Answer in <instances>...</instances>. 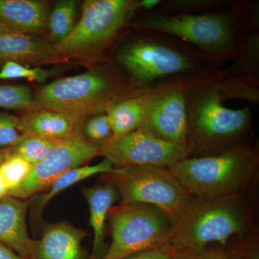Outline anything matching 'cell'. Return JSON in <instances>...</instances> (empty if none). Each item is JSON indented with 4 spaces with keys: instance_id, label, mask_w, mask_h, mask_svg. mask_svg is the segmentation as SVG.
<instances>
[{
    "instance_id": "obj_5",
    "label": "cell",
    "mask_w": 259,
    "mask_h": 259,
    "mask_svg": "<svg viewBox=\"0 0 259 259\" xmlns=\"http://www.w3.org/2000/svg\"><path fill=\"white\" fill-rule=\"evenodd\" d=\"M131 28L176 37L195 48L212 69H221L236 57L241 33L238 18L230 8L200 14L139 13L133 19Z\"/></svg>"
},
{
    "instance_id": "obj_8",
    "label": "cell",
    "mask_w": 259,
    "mask_h": 259,
    "mask_svg": "<svg viewBox=\"0 0 259 259\" xmlns=\"http://www.w3.org/2000/svg\"><path fill=\"white\" fill-rule=\"evenodd\" d=\"M111 244L102 259H123L169 245L175 221L154 205L121 203L107 215Z\"/></svg>"
},
{
    "instance_id": "obj_38",
    "label": "cell",
    "mask_w": 259,
    "mask_h": 259,
    "mask_svg": "<svg viewBox=\"0 0 259 259\" xmlns=\"http://www.w3.org/2000/svg\"><path fill=\"white\" fill-rule=\"evenodd\" d=\"M14 30H11L8 27L5 26L3 23H0V35H4V34L8 33V32H13Z\"/></svg>"
},
{
    "instance_id": "obj_29",
    "label": "cell",
    "mask_w": 259,
    "mask_h": 259,
    "mask_svg": "<svg viewBox=\"0 0 259 259\" xmlns=\"http://www.w3.org/2000/svg\"><path fill=\"white\" fill-rule=\"evenodd\" d=\"M231 259H259V232L233 241L226 248Z\"/></svg>"
},
{
    "instance_id": "obj_11",
    "label": "cell",
    "mask_w": 259,
    "mask_h": 259,
    "mask_svg": "<svg viewBox=\"0 0 259 259\" xmlns=\"http://www.w3.org/2000/svg\"><path fill=\"white\" fill-rule=\"evenodd\" d=\"M99 156L110 160L114 166L171 167L189 157L187 144L158 139L138 129L124 136L110 139L100 145Z\"/></svg>"
},
{
    "instance_id": "obj_22",
    "label": "cell",
    "mask_w": 259,
    "mask_h": 259,
    "mask_svg": "<svg viewBox=\"0 0 259 259\" xmlns=\"http://www.w3.org/2000/svg\"><path fill=\"white\" fill-rule=\"evenodd\" d=\"M78 2L75 0L58 1L50 12L48 27L54 45L66 38L76 24Z\"/></svg>"
},
{
    "instance_id": "obj_30",
    "label": "cell",
    "mask_w": 259,
    "mask_h": 259,
    "mask_svg": "<svg viewBox=\"0 0 259 259\" xmlns=\"http://www.w3.org/2000/svg\"><path fill=\"white\" fill-rule=\"evenodd\" d=\"M85 137L95 143L101 144L112 136L111 123L107 114L101 113L89 117L83 127Z\"/></svg>"
},
{
    "instance_id": "obj_37",
    "label": "cell",
    "mask_w": 259,
    "mask_h": 259,
    "mask_svg": "<svg viewBox=\"0 0 259 259\" xmlns=\"http://www.w3.org/2000/svg\"><path fill=\"white\" fill-rule=\"evenodd\" d=\"M10 153H11L10 148H4V149L0 150V164L5 161V158L8 157Z\"/></svg>"
},
{
    "instance_id": "obj_31",
    "label": "cell",
    "mask_w": 259,
    "mask_h": 259,
    "mask_svg": "<svg viewBox=\"0 0 259 259\" xmlns=\"http://www.w3.org/2000/svg\"><path fill=\"white\" fill-rule=\"evenodd\" d=\"M18 119L14 115L0 113V148L14 147L23 139L18 128Z\"/></svg>"
},
{
    "instance_id": "obj_13",
    "label": "cell",
    "mask_w": 259,
    "mask_h": 259,
    "mask_svg": "<svg viewBox=\"0 0 259 259\" xmlns=\"http://www.w3.org/2000/svg\"><path fill=\"white\" fill-rule=\"evenodd\" d=\"M64 60L55 45L46 40L16 31L0 35V64H49Z\"/></svg>"
},
{
    "instance_id": "obj_2",
    "label": "cell",
    "mask_w": 259,
    "mask_h": 259,
    "mask_svg": "<svg viewBox=\"0 0 259 259\" xmlns=\"http://www.w3.org/2000/svg\"><path fill=\"white\" fill-rule=\"evenodd\" d=\"M253 190L212 198L191 196L175 221L169 245L178 255L193 254L209 248L225 249L258 231Z\"/></svg>"
},
{
    "instance_id": "obj_24",
    "label": "cell",
    "mask_w": 259,
    "mask_h": 259,
    "mask_svg": "<svg viewBox=\"0 0 259 259\" xmlns=\"http://www.w3.org/2000/svg\"><path fill=\"white\" fill-rule=\"evenodd\" d=\"M60 141L37 136H23L21 141L15 145L12 153L34 166L47 157Z\"/></svg>"
},
{
    "instance_id": "obj_10",
    "label": "cell",
    "mask_w": 259,
    "mask_h": 259,
    "mask_svg": "<svg viewBox=\"0 0 259 259\" xmlns=\"http://www.w3.org/2000/svg\"><path fill=\"white\" fill-rule=\"evenodd\" d=\"M187 76L159 80L146 91V110L139 129L158 139L187 144Z\"/></svg>"
},
{
    "instance_id": "obj_18",
    "label": "cell",
    "mask_w": 259,
    "mask_h": 259,
    "mask_svg": "<svg viewBox=\"0 0 259 259\" xmlns=\"http://www.w3.org/2000/svg\"><path fill=\"white\" fill-rule=\"evenodd\" d=\"M83 194L90 207V223L94 233L90 259H102L108 249L105 242V223L110 209L117 200L118 192L113 186L104 184L86 187Z\"/></svg>"
},
{
    "instance_id": "obj_23",
    "label": "cell",
    "mask_w": 259,
    "mask_h": 259,
    "mask_svg": "<svg viewBox=\"0 0 259 259\" xmlns=\"http://www.w3.org/2000/svg\"><path fill=\"white\" fill-rule=\"evenodd\" d=\"M231 0H161L156 12L163 14H200L229 8Z\"/></svg>"
},
{
    "instance_id": "obj_1",
    "label": "cell",
    "mask_w": 259,
    "mask_h": 259,
    "mask_svg": "<svg viewBox=\"0 0 259 259\" xmlns=\"http://www.w3.org/2000/svg\"><path fill=\"white\" fill-rule=\"evenodd\" d=\"M219 69L187 76V145L189 157L218 154L251 144L250 107L228 108L220 86Z\"/></svg>"
},
{
    "instance_id": "obj_6",
    "label": "cell",
    "mask_w": 259,
    "mask_h": 259,
    "mask_svg": "<svg viewBox=\"0 0 259 259\" xmlns=\"http://www.w3.org/2000/svg\"><path fill=\"white\" fill-rule=\"evenodd\" d=\"M191 196L212 198L244 193L255 188L259 171L258 144L225 152L187 157L169 167Z\"/></svg>"
},
{
    "instance_id": "obj_17",
    "label": "cell",
    "mask_w": 259,
    "mask_h": 259,
    "mask_svg": "<svg viewBox=\"0 0 259 259\" xmlns=\"http://www.w3.org/2000/svg\"><path fill=\"white\" fill-rule=\"evenodd\" d=\"M83 120L49 110L30 111L19 117L18 128L23 136L61 140L80 133Z\"/></svg>"
},
{
    "instance_id": "obj_20",
    "label": "cell",
    "mask_w": 259,
    "mask_h": 259,
    "mask_svg": "<svg viewBox=\"0 0 259 259\" xmlns=\"http://www.w3.org/2000/svg\"><path fill=\"white\" fill-rule=\"evenodd\" d=\"M146 91L122 99L107 107L105 113L111 123L112 136H124L141 127L146 114Z\"/></svg>"
},
{
    "instance_id": "obj_34",
    "label": "cell",
    "mask_w": 259,
    "mask_h": 259,
    "mask_svg": "<svg viewBox=\"0 0 259 259\" xmlns=\"http://www.w3.org/2000/svg\"><path fill=\"white\" fill-rule=\"evenodd\" d=\"M161 0H138V14L156 11Z\"/></svg>"
},
{
    "instance_id": "obj_15",
    "label": "cell",
    "mask_w": 259,
    "mask_h": 259,
    "mask_svg": "<svg viewBox=\"0 0 259 259\" xmlns=\"http://www.w3.org/2000/svg\"><path fill=\"white\" fill-rule=\"evenodd\" d=\"M28 202L12 196L0 199V243L9 247L22 258H32L34 241L26 224Z\"/></svg>"
},
{
    "instance_id": "obj_27",
    "label": "cell",
    "mask_w": 259,
    "mask_h": 259,
    "mask_svg": "<svg viewBox=\"0 0 259 259\" xmlns=\"http://www.w3.org/2000/svg\"><path fill=\"white\" fill-rule=\"evenodd\" d=\"M229 8L236 15L241 32H259V2L231 0Z\"/></svg>"
},
{
    "instance_id": "obj_12",
    "label": "cell",
    "mask_w": 259,
    "mask_h": 259,
    "mask_svg": "<svg viewBox=\"0 0 259 259\" xmlns=\"http://www.w3.org/2000/svg\"><path fill=\"white\" fill-rule=\"evenodd\" d=\"M100 144L89 141L81 132L61 139L47 157L32 166L26 178L8 195L25 199L47 188L66 171L82 166L99 156Z\"/></svg>"
},
{
    "instance_id": "obj_35",
    "label": "cell",
    "mask_w": 259,
    "mask_h": 259,
    "mask_svg": "<svg viewBox=\"0 0 259 259\" xmlns=\"http://www.w3.org/2000/svg\"><path fill=\"white\" fill-rule=\"evenodd\" d=\"M0 259H23L9 247L0 243Z\"/></svg>"
},
{
    "instance_id": "obj_14",
    "label": "cell",
    "mask_w": 259,
    "mask_h": 259,
    "mask_svg": "<svg viewBox=\"0 0 259 259\" xmlns=\"http://www.w3.org/2000/svg\"><path fill=\"white\" fill-rule=\"evenodd\" d=\"M88 236L67 222L46 223L42 238L34 241L35 259H86L81 242Z\"/></svg>"
},
{
    "instance_id": "obj_16",
    "label": "cell",
    "mask_w": 259,
    "mask_h": 259,
    "mask_svg": "<svg viewBox=\"0 0 259 259\" xmlns=\"http://www.w3.org/2000/svg\"><path fill=\"white\" fill-rule=\"evenodd\" d=\"M50 12V4L41 0H0V23L16 32L44 31Z\"/></svg>"
},
{
    "instance_id": "obj_32",
    "label": "cell",
    "mask_w": 259,
    "mask_h": 259,
    "mask_svg": "<svg viewBox=\"0 0 259 259\" xmlns=\"http://www.w3.org/2000/svg\"><path fill=\"white\" fill-rule=\"evenodd\" d=\"M123 259H178V254L170 245L141 252Z\"/></svg>"
},
{
    "instance_id": "obj_4",
    "label": "cell",
    "mask_w": 259,
    "mask_h": 259,
    "mask_svg": "<svg viewBox=\"0 0 259 259\" xmlns=\"http://www.w3.org/2000/svg\"><path fill=\"white\" fill-rule=\"evenodd\" d=\"M115 62L44 85L34 95L29 111L49 110L84 121L105 113L112 104L144 93Z\"/></svg>"
},
{
    "instance_id": "obj_26",
    "label": "cell",
    "mask_w": 259,
    "mask_h": 259,
    "mask_svg": "<svg viewBox=\"0 0 259 259\" xmlns=\"http://www.w3.org/2000/svg\"><path fill=\"white\" fill-rule=\"evenodd\" d=\"M34 95L23 85L0 84V107L12 110H30Z\"/></svg>"
},
{
    "instance_id": "obj_33",
    "label": "cell",
    "mask_w": 259,
    "mask_h": 259,
    "mask_svg": "<svg viewBox=\"0 0 259 259\" xmlns=\"http://www.w3.org/2000/svg\"><path fill=\"white\" fill-rule=\"evenodd\" d=\"M178 259H231L226 250L213 248L193 254L178 255Z\"/></svg>"
},
{
    "instance_id": "obj_36",
    "label": "cell",
    "mask_w": 259,
    "mask_h": 259,
    "mask_svg": "<svg viewBox=\"0 0 259 259\" xmlns=\"http://www.w3.org/2000/svg\"><path fill=\"white\" fill-rule=\"evenodd\" d=\"M8 194H9V191H8L7 187H5L3 179H2L1 176H0V199L5 197V196H8Z\"/></svg>"
},
{
    "instance_id": "obj_3",
    "label": "cell",
    "mask_w": 259,
    "mask_h": 259,
    "mask_svg": "<svg viewBox=\"0 0 259 259\" xmlns=\"http://www.w3.org/2000/svg\"><path fill=\"white\" fill-rule=\"evenodd\" d=\"M113 55L114 62L133 82L146 89L159 80L194 76L212 69L190 44L164 32L148 29L130 30Z\"/></svg>"
},
{
    "instance_id": "obj_9",
    "label": "cell",
    "mask_w": 259,
    "mask_h": 259,
    "mask_svg": "<svg viewBox=\"0 0 259 259\" xmlns=\"http://www.w3.org/2000/svg\"><path fill=\"white\" fill-rule=\"evenodd\" d=\"M104 183L113 186L121 203L156 206L176 221L191 195L168 167H115L102 174Z\"/></svg>"
},
{
    "instance_id": "obj_21",
    "label": "cell",
    "mask_w": 259,
    "mask_h": 259,
    "mask_svg": "<svg viewBox=\"0 0 259 259\" xmlns=\"http://www.w3.org/2000/svg\"><path fill=\"white\" fill-rule=\"evenodd\" d=\"M114 168L113 163L110 160L105 158L103 161L94 166H79L66 171L48 187L49 191L46 193L35 197L32 207V217L35 220L40 218L46 206L56 194L94 175L111 172Z\"/></svg>"
},
{
    "instance_id": "obj_25",
    "label": "cell",
    "mask_w": 259,
    "mask_h": 259,
    "mask_svg": "<svg viewBox=\"0 0 259 259\" xmlns=\"http://www.w3.org/2000/svg\"><path fill=\"white\" fill-rule=\"evenodd\" d=\"M32 166L11 151L8 157L0 164V176L9 193L23 182L31 171Z\"/></svg>"
},
{
    "instance_id": "obj_7",
    "label": "cell",
    "mask_w": 259,
    "mask_h": 259,
    "mask_svg": "<svg viewBox=\"0 0 259 259\" xmlns=\"http://www.w3.org/2000/svg\"><path fill=\"white\" fill-rule=\"evenodd\" d=\"M74 30L55 47L65 59L83 57L97 66L111 61L138 14V0H86Z\"/></svg>"
},
{
    "instance_id": "obj_19",
    "label": "cell",
    "mask_w": 259,
    "mask_h": 259,
    "mask_svg": "<svg viewBox=\"0 0 259 259\" xmlns=\"http://www.w3.org/2000/svg\"><path fill=\"white\" fill-rule=\"evenodd\" d=\"M223 71L228 77L259 88V32H241L236 61Z\"/></svg>"
},
{
    "instance_id": "obj_28",
    "label": "cell",
    "mask_w": 259,
    "mask_h": 259,
    "mask_svg": "<svg viewBox=\"0 0 259 259\" xmlns=\"http://www.w3.org/2000/svg\"><path fill=\"white\" fill-rule=\"evenodd\" d=\"M54 74L53 70L40 67L30 68L15 62H7L0 70V80L28 79L38 83H44Z\"/></svg>"
}]
</instances>
